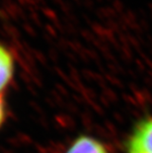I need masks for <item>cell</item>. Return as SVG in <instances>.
<instances>
[{
  "label": "cell",
  "mask_w": 152,
  "mask_h": 153,
  "mask_svg": "<svg viewBox=\"0 0 152 153\" xmlns=\"http://www.w3.org/2000/svg\"><path fill=\"white\" fill-rule=\"evenodd\" d=\"M128 153H152V119L140 122L128 142Z\"/></svg>",
  "instance_id": "6da1fadb"
},
{
  "label": "cell",
  "mask_w": 152,
  "mask_h": 153,
  "mask_svg": "<svg viewBox=\"0 0 152 153\" xmlns=\"http://www.w3.org/2000/svg\"><path fill=\"white\" fill-rule=\"evenodd\" d=\"M15 74V59L10 50L0 42V96L11 84Z\"/></svg>",
  "instance_id": "7a4b0ae2"
},
{
  "label": "cell",
  "mask_w": 152,
  "mask_h": 153,
  "mask_svg": "<svg viewBox=\"0 0 152 153\" xmlns=\"http://www.w3.org/2000/svg\"><path fill=\"white\" fill-rule=\"evenodd\" d=\"M64 153H109L98 139L90 135H80L70 143Z\"/></svg>",
  "instance_id": "3957f363"
},
{
  "label": "cell",
  "mask_w": 152,
  "mask_h": 153,
  "mask_svg": "<svg viewBox=\"0 0 152 153\" xmlns=\"http://www.w3.org/2000/svg\"><path fill=\"white\" fill-rule=\"evenodd\" d=\"M5 119H6V107H5L4 100H3V97L0 96V128H2L3 123L5 122Z\"/></svg>",
  "instance_id": "277c9868"
}]
</instances>
